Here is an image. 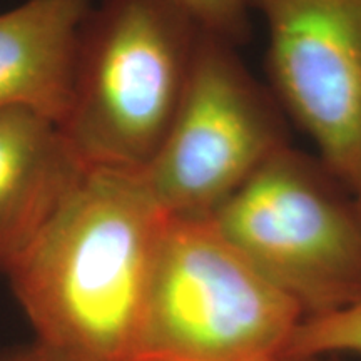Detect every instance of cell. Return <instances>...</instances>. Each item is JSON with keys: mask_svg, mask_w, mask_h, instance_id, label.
Listing matches in <instances>:
<instances>
[{"mask_svg": "<svg viewBox=\"0 0 361 361\" xmlns=\"http://www.w3.org/2000/svg\"><path fill=\"white\" fill-rule=\"evenodd\" d=\"M168 221L141 174L85 169L6 274L35 340L72 361H134Z\"/></svg>", "mask_w": 361, "mask_h": 361, "instance_id": "6da1fadb", "label": "cell"}, {"mask_svg": "<svg viewBox=\"0 0 361 361\" xmlns=\"http://www.w3.org/2000/svg\"><path fill=\"white\" fill-rule=\"evenodd\" d=\"M202 30L173 0H99L59 126L85 169L141 174L173 124Z\"/></svg>", "mask_w": 361, "mask_h": 361, "instance_id": "7a4b0ae2", "label": "cell"}, {"mask_svg": "<svg viewBox=\"0 0 361 361\" xmlns=\"http://www.w3.org/2000/svg\"><path fill=\"white\" fill-rule=\"evenodd\" d=\"M305 314L211 218H169L134 361H279Z\"/></svg>", "mask_w": 361, "mask_h": 361, "instance_id": "3957f363", "label": "cell"}, {"mask_svg": "<svg viewBox=\"0 0 361 361\" xmlns=\"http://www.w3.org/2000/svg\"><path fill=\"white\" fill-rule=\"evenodd\" d=\"M214 224L305 319L361 300V229L353 202L283 146L216 211Z\"/></svg>", "mask_w": 361, "mask_h": 361, "instance_id": "277c9868", "label": "cell"}, {"mask_svg": "<svg viewBox=\"0 0 361 361\" xmlns=\"http://www.w3.org/2000/svg\"><path fill=\"white\" fill-rule=\"evenodd\" d=\"M229 45L201 32L173 124L141 173L169 218H213L286 146L273 112Z\"/></svg>", "mask_w": 361, "mask_h": 361, "instance_id": "5b68a950", "label": "cell"}, {"mask_svg": "<svg viewBox=\"0 0 361 361\" xmlns=\"http://www.w3.org/2000/svg\"><path fill=\"white\" fill-rule=\"evenodd\" d=\"M284 106L328 169L350 183L361 159V0H252Z\"/></svg>", "mask_w": 361, "mask_h": 361, "instance_id": "8992f818", "label": "cell"}, {"mask_svg": "<svg viewBox=\"0 0 361 361\" xmlns=\"http://www.w3.org/2000/svg\"><path fill=\"white\" fill-rule=\"evenodd\" d=\"M84 171L54 121L0 111V273L24 255Z\"/></svg>", "mask_w": 361, "mask_h": 361, "instance_id": "52a82bcc", "label": "cell"}, {"mask_svg": "<svg viewBox=\"0 0 361 361\" xmlns=\"http://www.w3.org/2000/svg\"><path fill=\"white\" fill-rule=\"evenodd\" d=\"M92 6V0H27L0 13V111L29 109L62 124Z\"/></svg>", "mask_w": 361, "mask_h": 361, "instance_id": "ba28073f", "label": "cell"}, {"mask_svg": "<svg viewBox=\"0 0 361 361\" xmlns=\"http://www.w3.org/2000/svg\"><path fill=\"white\" fill-rule=\"evenodd\" d=\"M328 355L361 356V300L336 313L303 319L284 358H316Z\"/></svg>", "mask_w": 361, "mask_h": 361, "instance_id": "9c48e42d", "label": "cell"}, {"mask_svg": "<svg viewBox=\"0 0 361 361\" xmlns=\"http://www.w3.org/2000/svg\"><path fill=\"white\" fill-rule=\"evenodd\" d=\"M202 32L233 44L247 34L250 0H173Z\"/></svg>", "mask_w": 361, "mask_h": 361, "instance_id": "30bf717a", "label": "cell"}, {"mask_svg": "<svg viewBox=\"0 0 361 361\" xmlns=\"http://www.w3.org/2000/svg\"><path fill=\"white\" fill-rule=\"evenodd\" d=\"M0 361H72V360L34 338V341L29 343V345L6 351V353H0Z\"/></svg>", "mask_w": 361, "mask_h": 361, "instance_id": "8fae6325", "label": "cell"}, {"mask_svg": "<svg viewBox=\"0 0 361 361\" xmlns=\"http://www.w3.org/2000/svg\"><path fill=\"white\" fill-rule=\"evenodd\" d=\"M350 186L353 188V191H355V200L351 202H353L356 219H358V224L361 229V159L358 162V166H356L353 176H351Z\"/></svg>", "mask_w": 361, "mask_h": 361, "instance_id": "7c38bea8", "label": "cell"}, {"mask_svg": "<svg viewBox=\"0 0 361 361\" xmlns=\"http://www.w3.org/2000/svg\"><path fill=\"white\" fill-rule=\"evenodd\" d=\"M279 361H318V360H314V358H283Z\"/></svg>", "mask_w": 361, "mask_h": 361, "instance_id": "4fadbf2b", "label": "cell"}]
</instances>
